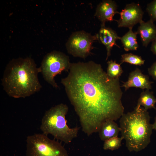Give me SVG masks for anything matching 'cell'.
<instances>
[{
  "instance_id": "d6986e66",
  "label": "cell",
  "mask_w": 156,
  "mask_h": 156,
  "mask_svg": "<svg viewBox=\"0 0 156 156\" xmlns=\"http://www.w3.org/2000/svg\"><path fill=\"white\" fill-rule=\"evenodd\" d=\"M146 10L150 19L153 22L156 21V0H154L148 4Z\"/></svg>"
},
{
  "instance_id": "52a82bcc",
  "label": "cell",
  "mask_w": 156,
  "mask_h": 156,
  "mask_svg": "<svg viewBox=\"0 0 156 156\" xmlns=\"http://www.w3.org/2000/svg\"><path fill=\"white\" fill-rule=\"evenodd\" d=\"M98 34L92 36L84 31L73 33L66 43L68 53L75 57L84 58L90 53L93 43L98 40Z\"/></svg>"
},
{
  "instance_id": "ba28073f",
  "label": "cell",
  "mask_w": 156,
  "mask_h": 156,
  "mask_svg": "<svg viewBox=\"0 0 156 156\" xmlns=\"http://www.w3.org/2000/svg\"><path fill=\"white\" fill-rule=\"evenodd\" d=\"M120 18L116 21L119 27L132 28L135 25L142 22L144 12L138 3H132L126 4L119 12Z\"/></svg>"
},
{
  "instance_id": "277c9868",
  "label": "cell",
  "mask_w": 156,
  "mask_h": 156,
  "mask_svg": "<svg viewBox=\"0 0 156 156\" xmlns=\"http://www.w3.org/2000/svg\"><path fill=\"white\" fill-rule=\"evenodd\" d=\"M68 106L61 103L47 111L41 121L40 129L42 133L52 135L55 139L68 144L77 136L80 127L70 128L66 119Z\"/></svg>"
},
{
  "instance_id": "8fae6325",
  "label": "cell",
  "mask_w": 156,
  "mask_h": 156,
  "mask_svg": "<svg viewBox=\"0 0 156 156\" xmlns=\"http://www.w3.org/2000/svg\"><path fill=\"white\" fill-rule=\"evenodd\" d=\"M98 36L99 40L106 47L107 52L106 60H107L111 55V50L114 46L120 48L116 44V41L120 40V37L118 36L115 31L105 27V25H101Z\"/></svg>"
},
{
  "instance_id": "8992f818",
  "label": "cell",
  "mask_w": 156,
  "mask_h": 156,
  "mask_svg": "<svg viewBox=\"0 0 156 156\" xmlns=\"http://www.w3.org/2000/svg\"><path fill=\"white\" fill-rule=\"evenodd\" d=\"M70 63L68 57L60 51H53L44 57L39 67L44 80L53 87L58 86L54 78L63 71L69 72Z\"/></svg>"
},
{
  "instance_id": "3957f363",
  "label": "cell",
  "mask_w": 156,
  "mask_h": 156,
  "mask_svg": "<svg viewBox=\"0 0 156 156\" xmlns=\"http://www.w3.org/2000/svg\"><path fill=\"white\" fill-rule=\"evenodd\" d=\"M148 112L144 107L136 106L132 111L124 114L119 121L121 137L130 151H139L151 142L153 129Z\"/></svg>"
},
{
  "instance_id": "9c48e42d",
  "label": "cell",
  "mask_w": 156,
  "mask_h": 156,
  "mask_svg": "<svg viewBox=\"0 0 156 156\" xmlns=\"http://www.w3.org/2000/svg\"><path fill=\"white\" fill-rule=\"evenodd\" d=\"M121 87H124L125 91L131 87L139 88L144 90L152 89L151 84L153 82L149 80L148 76L142 73L138 68L129 74L128 79L126 82H123Z\"/></svg>"
},
{
  "instance_id": "30bf717a",
  "label": "cell",
  "mask_w": 156,
  "mask_h": 156,
  "mask_svg": "<svg viewBox=\"0 0 156 156\" xmlns=\"http://www.w3.org/2000/svg\"><path fill=\"white\" fill-rule=\"evenodd\" d=\"M117 11V5L114 1L112 0H103L98 5L95 15L101 23V25H105V23L114 20L113 17Z\"/></svg>"
},
{
  "instance_id": "6da1fadb",
  "label": "cell",
  "mask_w": 156,
  "mask_h": 156,
  "mask_svg": "<svg viewBox=\"0 0 156 156\" xmlns=\"http://www.w3.org/2000/svg\"><path fill=\"white\" fill-rule=\"evenodd\" d=\"M61 83L88 136L98 132L105 121L116 120L124 114L119 78L109 77L99 64L71 63Z\"/></svg>"
},
{
  "instance_id": "e0dca14e",
  "label": "cell",
  "mask_w": 156,
  "mask_h": 156,
  "mask_svg": "<svg viewBox=\"0 0 156 156\" xmlns=\"http://www.w3.org/2000/svg\"><path fill=\"white\" fill-rule=\"evenodd\" d=\"M145 60L141 56L131 53H125L121 55L120 64L126 62L131 64L141 66L144 64Z\"/></svg>"
},
{
  "instance_id": "44dd1931",
  "label": "cell",
  "mask_w": 156,
  "mask_h": 156,
  "mask_svg": "<svg viewBox=\"0 0 156 156\" xmlns=\"http://www.w3.org/2000/svg\"><path fill=\"white\" fill-rule=\"evenodd\" d=\"M151 50L154 54L156 55V39L152 42Z\"/></svg>"
},
{
  "instance_id": "7a4b0ae2",
  "label": "cell",
  "mask_w": 156,
  "mask_h": 156,
  "mask_svg": "<svg viewBox=\"0 0 156 156\" xmlns=\"http://www.w3.org/2000/svg\"><path fill=\"white\" fill-rule=\"evenodd\" d=\"M40 73L34 60L29 57L13 59L6 66L1 79L3 89L10 96L25 98L39 91L42 86Z\"/></svg>"
},
{
  "instance_id": "9a60e30c",
  "label": "cell",
  "mask_w": 156,
  "mask_h": 156,
  "mask_svg": "<svg viewBox=\"0 0 156 156\" xmlns=\"http://www.w3.org/2000/svg\"><path fill=\"white\" fill-rule=\"evenodd\" d=\"M156 98L153 95V92L148 90H146L141 93L136 106H143L146 110L151 108L156 110Z\"/></svg>"
},
{
  "instance_id": "ffe728a7",
  "label": "cell",
  "mask_w": 156,
  "mask_h": 156,
  "mask_svg": "<svg viewBox=\"0 0 156 156\" xmlns=\"http://www.w3.org/2000/svg\"><path fill=\"white\" fill-rule=\"evenodd\" d=\"M148 71L149 75L156 81V61L148 68Z\"/></svg>"
},
{
  "instance_id": "2e32d148",
  "label": "cell",
  "mask_w": 156,
  "mask_h": 156,
  "mask_svg": "<svg viewBox=\"0 0 156 156\" xmlns=\"http://www.w3.org/2000/svg\"><path fill=\"white\" fill-rule=\"evenodd\" d=\"M107 64L106 73L108 75L113 79L119 78L123 72L120 64L112 60L108 61Z\"/></svg>"
},
{
  "instance_id": "5bb4252c",
  "label": "cell",
  "mask_w": 156,
  "mask_h": 156,
  "mask_svg": "<svg viewBox=\"0 0 156 156\" xmlns=\"http://www.w3.org/2000/svg\"><path fill=\"white\" fill-rule=\"evenodd\" d=\"M129 29L128 31L120 38L124 49L126 51L136 50L139 47L137 31L133 32L132 28Z\"/></svg>"
},
{
  "instance_id": "5b68a950",
  "label": "cell",
  "mask_w": 156,
  "mask_h": 156,
  "mask_svg": "<svg viewBox=\"0 0 156 156\" xmlns=\"http://www.w3.org/2000/svg\"><path fill=\"white\" fill-rule=\"evenodd\" d=\"M26 143V156H69L61 143L43 133L28 136Z\"/></svg>"
},
{
  "instance_id": "4fadbf2b",
  "label": "cell",
  "mask_w": 156,
  "mask_h": 156,
  "mask_svg": "<svg viewBox=\"0 0 156 156\" xmlns=\"http://www.w3.org/2000/svg\"><path fill=\"white\" fill-rule=\"evenodd\" d=\"M120 129L114 120H107L103 122L98 131L101 140L105 141L111 138L118 137Z\"/></svg>"
},
{
  "instance_id": "7c38bea8",
  "label": "cell",
  "mask_w": 156,
  "mask_h": 156,
  "mask_svg": "<svg viewBox=\"0 0 156 156\" xmlns=\"http://www.w3.org/2000/svg\"><path fill=\"white\" fill-rule=\"evenodd\" d=\"M139 24L137 32L140 36L143 46L146 47L156 39V26L150 19L146 22L142 21Z\"/></svg>"
},
{
  "instance_id": "7402d4cb",
  "label": "cell",
  "mask_w": 156,
  "mask_h": 156,
  "mask_svg": "<svg viewBox=\"0 0 156 156\" xmlns=\"http://www.w3.org/2000/svg\"><path fill=\"white\" fill-rule=\"evenodd\" d=\"M152 125L153 129L156 130V116L155 118L154 122Z\"/></svg>"
},
{
  "instance_id": "ac0fdd59",
  "label": "cell",
  "mask_w": 156,
  "mask_h": 156,
  "mask_svg": "<svg viewBox=\"0 0 156 156\" xmlns=\"http://www.w3.org/2000/svg\"><path fill=\"white\" fill-rule=\"evenodd\" d=\"M123 138L121 137L112 138L104 141L103 149L105 150L113 151L118 149L121 146Z\"/></svg>"
}]
</instances>
